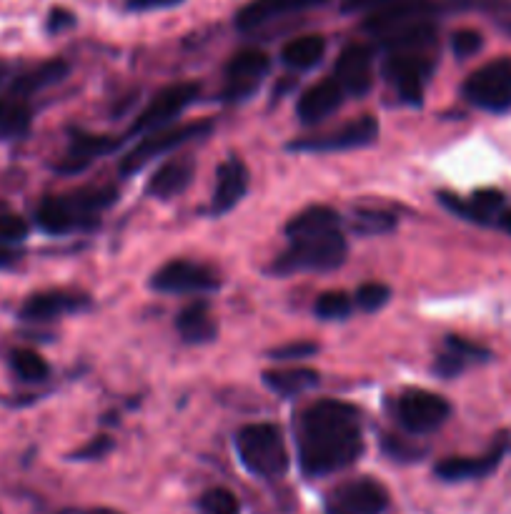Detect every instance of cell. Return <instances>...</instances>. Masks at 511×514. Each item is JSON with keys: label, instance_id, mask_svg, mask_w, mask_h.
Segmentation results:
<instances>
[{"label": "cell", "instance_id": "41", "mask_svg": "<svg viewBox=\"0 0 511 514\" xmlns=\"http://www.w3.org/2000/svg\"><path fill=\"white\" fill-rule=\"evenodd\" d=\"M319 352V344L314 341H294V344H286L271 352V359H281V362H289V359H309Z\"/></svg>", "mask_w": 511, "mask_h": 514}, {"label": "cell", "instance_id": "19", "mask_svg": "<svg viewBox=\"0 0 511 514\" xmlns=\"http://www.w3.org/2000/svg\"><path fill=\"white\" fill-rule=\"evenodd\" d=\"M248 191V168L238 156H228L216 171V189L211 199V214L223 216L241 204Z\"/></svg>", "mask_w": 511, "mask_h": 514}, {"label": "cell", "instance_id": "38", "mask_svg": "<svg viewBox=\"0 0 511 514\" xmlns=\"http://www.w3.org/2000/svg\"><path fill=\"white\" fill-rule=\"evenodd\" d=\"M439 201H441V204H444V209H449L451 214L459 216V219H466V221H471V224H481V226H484V221H481L479 211L474 209L471 199L466 201V199H459V196L449 194V191H441Z\"/></svg>", "mask_w": 511, "mask_h": 514}, {"label": "cell", "instance_id": "52", "mask_svg": "<svg viewBox=\"0 0 511 514\" xmlns=\"http://www.w3.org/2000/svg\"><path fill=\"white\" fill-rule=\"evenodd\" d=\"M326 514H349V512H344L341 507H329V509H326Z\"/></svg>", "mask_w": 511, "mask_h": 514}, {"label": "cell", "instance_id": "46", "mask_svg": "<svg viewBox=\"0 0 511 514\" xmlns=\"http://www.w3.org/2000/svg\"><path fill=\"white\" fill-rule=\"evenodd\" d=\"M76 26V16L71 11H63V8H53L51 16H48V31L61 33L68 31V28Z\"/></svg>", "mask_w": 511, "mask_h": 514}, {"label": "cell", "instance_id": "20", "mask_svg": "<svg viewBox=\"0 0 511 514\" xmlns=\"http://www.w3.org/2000/svg\"><path fill=\"white\" fill-rule=\"evenodd\" d=\"M91 306L86 294H73V291H41L23 301L21 316L26 321H51L63 314L83 311Z\"/></svg>", "mask_w": 511, "mask_h": 514}, {"label": "cell", "instance_id": "33", "mask_svg": "<svg viewBox=\"0 0 511 514\" xmlns=\"http://www.w3.org/2000/svg\"><path fill=\"white\" fill-rule=\"evenodd\" d=\"M198 509L201 514H238L241 512V504H238L236 494L228 492V489L216 487L208 489L201 499H198Z\"/></svg>", "mask_w": 511, "mask_h": 514}, {"label": "cell", "instance_id": "18", "mask_svg": "<svg viewBox=\"0 0 511 514\" xmlns=\"http://www.w3.org/2000/svg\"><path fill=\"white\" fill-rule=\"evenodd\" d=\"M509 439L501 437L494 447L481 457H446L434 467L436 477L444 482H466V479H481L494 472L499 462L504 459Z\"/></svg>", "mask_w": 511, "mask_h": 514}, {"label": "cell", "instance_id": "45", "mask_svg": "<svg viewBox=\"0 0 511 514\" xmlns=\"http://www.w3.org/2000/svg\"><path fill=\"white\" fill-rule=\"evenodd\" d=\"M183 0H126V8L133 13H146V11H163V8L181 6Z\"/></svg>", "mask_w": 511, "mask_h": 514}, {"label": "cell", "instance_id": "32", "mask_svg": "<svg viewBox=\"0 0 511 514\" xmlns=\"http://www.w3.org/2000/svg\"><path fill=\"white\" fill-rule=\"evenodd\" d=\"M396 226V219L386 211H376V209H359L354 211V231L364 236H376V234H386Z\"/></svg>", "mask_w": 511, "mask_h": 514}, {"label": "cell", "instance_id": "35", "mask_svg": "<svg viewBox=\"0 0 511 514\" xmlns=\"http://www.w3.org/2000/svg\"><path fill=\"white\" fill-rule=\"evenodd\" d=\"M391 301V289L381 281H369L356 289V304L364 311H379Z\"/></svg>", "mask_w": 511, "mask_h": 514}, {"label": "cell", "instance_id": "22", "mask_svg": "<svg viewBox=\"0 0 511 514\" xmlns=\"http://www.w3.org/2000/svg\"><path fill=\"white\" fill-rule=\"evenodd\" d=\"M196 174V161L191 156H176L171 161H166L163 166L156 168V174L148 179L146 194L151 199L168 201L173 196L183 194L188 189V184L193 181Z\"/></svg>", "mask_w": 511, "mask_h": 514}, {"label": "cell", "instance_id": "40", "mask_svg": "<svg viewBox=\"0 0 511 514\" xmlns=\"http://www.w3.org/2000/svg\"><path fill=\"white\" fill-rule=\"evenodd\" d=\"M113 447H116V444H113L111 437H106V434H98V437H93L91 442L83 444L78 452H73L71 459H78V462H93V459L106 457Z\"/></svg>", "mask_w": 511, "mask_h": 514}, {"label": "cell", "instance_id": "36", "mask_svg": "<svg viewBox=\"0 0 511 514\" xmlns=\"http://www.w3.org/2000/svg\"><path fill=\"white\" fill-rule=\"evenodd\" d=\"M484 48V36L474 28H461L451 36V51L456 58H471Z\"/></svg>", "mask_w": 511, "mask_h": 514}, {"label": "cell", "instance_id": "17", "mask_svg": "<svg viewBox=\"0 0 511 514\" xmlns=\"http://www.w3.org/2000/svg\"><path fill=\"white\" fill-rule=\"evenodd\" d=\"M123 138H111V136H101V133H86V131H73L71 133V143H68V151L63 156V161L58 163L56 171L58 174H81L91 166L96 158L106 156V153L116 151L121 146Z\"/></svg>", "mask_w": 511, "mask_h": 514}, {"label": "cell", "instance_id": "2", "mask_svg": "<svg viewBox=\"0 0 511 514\" xmlns=\"http://www.w3.org/2000/svg\"><path fill=\"white\" fill-rule=\"evenodd\" d=\"M118 201L113 186H88L66 196H46L36 209V221L46 234L66 236L98 226V214Z\"/></svg>", "mask_w": 511, "mask_h": 514}, {"label": "cell", "instance_id": "12", "mask_svg": "<svg viewBox=\"0 0 511 514\" xmlns=\"http://www.w3.org/2000/svg\"><path fill=\"white\" fill-rule=\"evenodd\" d=\"M379 138V121L374 116H361L336 131L324 133V136L299 138L291 143V151H309V153H334V151H351V148H364Z\"/></svg>", "mask_w": 511, "mask_h": 514}, {"label": "cell", "instance_id": "29", "mask_svg": "<svg viewBox=\"0 0 511 514\" xmlns=\"http://www.w3.org/2000/svg\"><path fill=\"white\" fill-rule=\"evenodd\" d=\"M326 56V38L319 33H309V36H299L289 41L281 51V61L294 71H309V68L319 66Z\"/></svg>", "mask_w": 511, "mask_h": 514}, {"label": "cell", "instance_id": "48", "mask_svg": "<svg viewBox=\"0 0 511 514\" xmlns=\"http://www.w3.org/2000/svg\"><path fill=\"white\" fill-rule=\"evenodd\" d=\"M16 259H18V254H13V251H8V249H0V269H3V266H11Z\"/></svg>", "mask_w": 511, "mask_h": 514}, {"label": "cell", "instance_id": "47", "mask_svg": "<svg viewBox=\"0 0 511 514\" xmlns=\"http://www.w3.org/2000/svg\"><path fill=\"white\" fill-rule=\"evenodd\" d=\"M496 226L511 236V209H504L499 216H496Z\"/></svg>", "mask_w": 511, "mask_h": 514}, {"label": "cell", "instance_id": "42", "mask_svg": "<svg viewBox=\"0 0 511 514\" xmlns=\"http://www.w3.org/2000/svg\"><path fill=\"white\" fill-rule=\"evenodd\" d=\"M384 452L391 459H399V462H414V459H421V454H424L421 449L411 447V444L401 442L399 437H391V434L384 437Z\"/></svg>", "mask_w": 511, "mask_h": 514}, {"label": "cell", "instance_id": "7", "mask_svg": "<svg viewBox=\"0 0 511 514\" xmlns=\"http://www.w3.org/2000/svg\"><path fill=\"white\" fill-rule=\"evenodd\" d=\"M434 73V58L431 53L399 51L389 53L384 63V78L394 88L396 96L409 106H421L424 88Z\"/></svg>", "mask_w": 511, "mask_h": 514}, {"label": "cell", "instance_id": "30", "mask_svg": "<svg viewBox=\"0 0 511 514\" xmlns=\"http://www.w3.org/2000/svg\"><path fill=\"white\" fill-rule=\"evenodd\" d=\"M11 367L23 382H46L48 374H51V367H48L46 359L41 357L38 352L33 349H16L11 354Z\"/></svg>", "mask_w": 511, "mask_h": 514}, {"label": "cell", "instance_id": "3", "mask_svg": "<svg viewBox=\"0 0 511 514\" xmlns=\"http://www.w3.org/2000/svg\"><path fill=\"white\" fill-rule=\"evenodd\" d=\"M236 452L243 467L256 477L279 479L289 472V447L281 427L271 422L246 424L236 434Z\"/></svg>", "mask_w": 511, "mask_h": 514}, {"label": "cell", "instance_id": "6", "mask_svg": "<svg viewBox=\"0 0 511 514\" xmlns=\"http://www.w3.org/2000/svg\"><path fill=\"white\" fill-rule=\"evenodd\" d=\"M464 98L471 106L489 113L511 108V58H496L476 68L464 83Z\"/></svg>", "mask_w": 511, "mask_h": 514}, {"label": "cell", "instance_id": "27", "mask_svg": "<svg viewBox=\"0 0 511 514\" xmlns=\"http://www.w3.org/2000/svg\"><path fill=\"white\" fill-rule=\"evenodd\" d=\"M321 377L319 372L306 367H291V369H269L264 372V384L279 397L291 399L299 397V394L309 392V389L319 387Z\"/></svg>", "mask_w": 511, "mask_h": 514}, {"label": "cell", "instance_id": "26", "mask_svg": "<svg viewBox=\"0 0 511 514\" xmlns=\"http://www.w3.org/2000/svg\"><path fill=\"white\" fill-rule=\"evenodd\" d=\"M68 71H71V66H68L66 61H61V58H53V61L41 63V66L31 68L28 73L18 76L16 81L8 86V91L31 101V96H36L38 91H43V88H48V86H56L58 81H63V78L68 76Z\"/></svg>", "mask_w": 511, "mask_h": 514}, {"label": "cell", "instance_id": "10", "mask_svg": "<svg viewBox=\"0 0 511 514\" xmlns=\"http://www.w3.org/2000/svg\"><path fill=\"white\" fill-rule=\"evenodd\" d=\"M151 286L161 294H208L221 286V279L216 271L198 261L173 259L153 274Z\"/></svg>", "mask_w": 511, "mask_h": 514}, {"label": "cell", "instance_id": "8", "mask_svg": "<svg viewBox=\"0 0 511 514\" xmlns=\"http://www.w3.org/2000/svg\"><path fill=\"white\" fill-rule=\"evenodd\" d=\"M198 96H201V86L191 81L173 83V86L163 88V91H158L156 96L148 101V106L138 113L136 121H133V126L128 128V133L123 138L146 136V133L158 131V128H166L173 118L181 116L191 103H196Z\"/></svg>", "mask_w": 511, "mask_h": 514}, {"label": "cell", "instance_id": "25", "mask_svg": "<svg viewBox=\"0 0 511 514\" xmlns=\"http://www.w3.org/2000/svg\"><path fill=\"white\" fill-rule=\"evenodd\" d=\"M176 329L186 344H208L218 336V324L213 321L206 301H193L178 314Z\"/></svg>", "mask_w": 511, "mask_h": 514}, {"label": "cell", "instance_id": "16", "mask_svg": "<svg viewBox=\"0 0 511 514\" xmlns=\"http://www.w3.org/2000/svg\"><path fill=\"white\" fill-rule=\"evenodd\" d=\"M329 3V0H251L236 13V26L241 31H256L279 18L294 16V13L311 11Z\"/></svg>", "mask_w": 511, "mask_h": 514}, {"label": "cell", "instance_id": "1", "mask_svg": "<svg viewBox=\"0 0 511 514\" xmlns=\"http://www.w3.org/2000/svg\"><path fill=\"white\" fill-rule=\"evenodd\" d=\"M299 462L306 477H326L364 454L359 409L339 399H319L299 414Z\"/></svg>", "mask_w": 511, "mask_h": 514}, {"label": "cell", "instance_id": "4", "mask_svg": "<svg viewBox=\"0 0 511 514\" xmlns=\"http://www.w3.org/2000/svg\"><path fill=\"white\" fill-rule=\"evenodd\" d=\"M349 246L341 229L326 231V234L309 236V239L291 241L289 249L276 259L274 271L286 276L294 271H334L346 261Z\"/></svg>", "mask_w": 511, "mask_h": 514}, {"label": "cell", "instance_id": "21", "mask_svg": "<svg viewBox=\"0 0 511 514\" xmlns=\"http://www.w3.org/2000/svg\"><path fill=\"white\" fill-rule=\"evenodd\" d=\"M346 93L341 91V86L336 83V78H324L316 86L306 88L304 96L296 103V116L304 126H316V123L326 121L336 108L344 103Z\"/></svg>", "mask_w": 511, "mask_h": 514}, {"label": "cell", "instance_id": "34", "mask_svg": "<svg viewBox=\"0 0 511 514\" xmlns=\"http://www.w3.org/2000/svg\"><path fill=\"white\" fill-rule=\"evenodd\" d=\"M471 204H474V209L479 211L484 226L496 224V216L506 209L504 194L496 189H479L474 196H471Z\"/></svg>", "mask_w": 511, "mask_h": 514}, {"label": "cell", "instance_id": "37", "mask_svg": "<svg viewBox=\"0 0 511 514\" xmlns=\"http://www.w3.org/2000/svg\"><path fill=\"white\" fill-rule=\"evenodd\" d=\"M446 349L461 354L466 362H486V359L491 357L489 349H484L481 344H476V341H469L464 339V336H456V334L446 336Z\"/></svg>", "mask_w": 511, "mask_h": 514}, {"label": "cell", "instance_id": "24", "mask_svg": "<svg viewBox=\"0 0 511 514\" xmlns=\"http://www.w3.org/2000/svg\"><path fill=\"white\" fill-rule=\"evenodd\" d=\"M341 229V216L339 211H334L331 206H309V209L299 211L294 219L286 224V236L289 241H299V239H309V236H319L326 234V231Z\"/></svg>", "mask_w": 511, "mask_h": 514}, {"label": "cell", "instance_id": "13", "mask_svg": "<svg viewBox=\"0 0 511 514\" xmlns=\"http://www.w3.org/2000/svg\"><path fill=\"white\" fill-rule=\"evenodd\" d=\"M444 11V3H434V0H404V3H394V6L371 11L369 18L364 21V31L371 33L374 38H384L389 33L399 31V28L411 26V23L431 21V18Z\"/></svg>", "mask_w": 511, "mask_h": 514}, {"label": "cell", "instance_id": "43", "mask_svg": "<svg viewBox=\"0 0 511 514\" xmlns=\"http://www.w3.org/2000/svg\"><path fill=\"white\" fill-rule=\"evenodd\" d=\"M464 367H466V359L461 357V354H456V352H446V354H441L439 359H436V364H434V372L439 374V377H444V379H451V377H456V374H461L464 372Z\"/></svg>", "mask_w": 511, "mask_h": 514}, {"label": "cell", "instance_id": "15", "mask_svg": "<svg viewBox=\"0 0 511 514\" xmlns=\"http://www.w3.org/2000/svg\"><path fill=\"white\" fill-rule=\"evenodd\" d=\"M336 507L349 514H384L389 507V492L379 479L359 477L336 489Z\"/></svg>", "mask_w": 511, "mask_h": 514}, {"label": "cell", "instance_id": "50", "mask_svg": "<svg viewBox=\"0 0 511 514\" xmlns=\"http://www.w3.org/2000/svg\"><path fill=\"white\" fill-rule=\"evenodd\" d=\"M83 514H121V512H116V509H108V507H93Z\"/></svg>", "mask_w": 511, "mask_h": 514}, {"label": "cell", "instance_id": "31", "mask_svg": "<svg viewBox=\"0 0 511 514\" xmlns=\"http://www.w3.org/2000/svg\"><path fill=\"white\" fill-rule=\"evenodd\" d=\"M351 309H354L351 296L344 294V291H324L314 304V314L324 321L346 319L351 314Z\"/></svg>", "mask_w": 511, "mask_h": 514}, {"label": "cell", "instance_id": "49", "mask_svg": "<svg viewBox=\"0 0 511 514\" xmlns=\"http://www.w3.org/2000/svg\"><path fill=\"white\" fill-rule=\"evenodd\" d=\"M496 23H499L501 31H504L506 36L511 38V16H501V18H496Z\"/></svg>", "mask_w": 511, "mask_h": 514}, {"label": "cell", "instance_id": "28", "mask_svg": "<svg viewBox=\"0 0 511 514\" xmlns=\"http://www.w3.org/2000/svg\"><path fill=\"white\" fill-rule=\"evenodd\" d=\"M33 126V106L28 98L6 91L0 96V138H21Z\"/></svg>", "mask_w": 511, "mask_h": 514}, {"label": "cell", "instance_id": "23", "mask_svg": "<svg viewBox=\"0 0 511 514\" xmlns=\"http://www.w3.org/2000/svg\"><path fill=\"white\" fill-rule=\"evenodd\" d=\"M439 41V31H436L434 21H419L411 26L399 28V31L389 33V36L379 38L381 48L386 53H399V51H419L431 53V48Z\"/></svg>", "mask_w": 511, "mask_h": 514}, {"label": "cell", "instance_id": "14", "mask_svg": "<svg viewBox=\"0 0 511 514\" xmlns=\"http://www.w3.org/2000/svg\"><path fill=\"white\" fill-rule=\"evenodd\" d=\"M334 78L346 96L364 98L374 86V48L351 43L339 53Z\"/></svg>", "mask_w": 511, "mask_h": 514}, {"label": "cell", "instance_id": "44", "mask_svg": "<svg viewBox=\"0 0 511 514\" xmlns=\"http://www.w3.org/2000/svg\"><path fill=\"white\" fill-rule=\"evenodd\" d=\"M394 3H404V0H344L341 11L344 13H371L379 8L394 6Z\"/></svg>", "mask_w": 511, "mask_h": 514}, {"label": "cell", "instance_id": "39", "mask_svg": "<svg viewBox=\"0 0 511 514\" xmlns=\"http://www.w3.org/2000/svg\"><path fill=\"white\" fill-rule=\"evenodd\" d=\"M28 236L26 219L16 214H0V244H18Z\"/></svg>", "mask_w": 511, "mask_h": 514}, {"label": "cell", "instance_id": "51", "mask_svg": "<svg viewBox=\"0 0 511 514\" xmlns=\"http://www.w3.org/2000/svg\"><path fill=\"white\" fill-rule=\"evenodd\" d=\"M8 76V66L6 63H0V83H3V78Z\"/></svg>", "mask_w": 511, "mask_h": 514}, {"label": "cell", "instance_id": "5", "mask_svg": "<svg viewBox=\"0 0 511 514\" xmlns=\"http://www.w3.org/2000/svg\"><path fill=\"white\" fill-rule=\"evenodd\" d=\"M213 128L211 118L206 121H193V123H183V126H166V128H158V131L146 133L126 156L121 158V176H131L136 171H141L146 163H151L153 158L158 156H166V153L176 151V148L186 146L188 141H196V138L208 136Z\"/></svg>", "mask_w": 511, "mask_h": 514}, {"label": "cell", "instance_id": "9", "mask_svg": "<svg viewBox=\"0 0 511 514\" xmlns=\"http://www.w3.org/2000/svg\"><path fill=\"white\" fill-rule=\"evenodd\" d=\"M396 419L411 434H429L449 419L451 404L441 394L426 389H409L396 399Z\"/></svg>", "mask_w": 511, "mask_h": 514}, {"label": "cell", "instance_id": "11", "mask_svg": "<svg viewBox=\"0 0 511 514\" xmlns=\"http://www.w3.org/2000/svg\"><path fill=\"white\" fill-rule=\"evenodd\" d=\"M269 71L271 58L264 51H256V48L238 51L226 66V86H223L221 98L228 103L246 101L259 91Z\"/></svg>", "mask_w": 511, "mask_h": 514}]
</instances>
